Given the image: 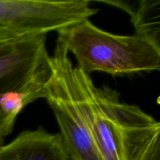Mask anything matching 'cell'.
Masks as SVG:
<instances>
[{
  "mask_svg": "<svg viewBox=\"0 0 160 160\" xmlns=\"http://www.w3.org/2000/svg\"><path fill=\"white\" fill-rule=\"evenodd\" d=\"M0 160H70L59 134L44 128L25 131L0 146Z\"/></svg>",
  "mask_w": 160,
  "mask_h": 160,
  "instance_id": "obj_5",
  "label": "cell"
},
{
  "mask_svg": "<svg viewBox=\"0 0 160 160\" xmlns=\"http://www.w3.org/2000/svg\"><path fill=\"white\" fill-rule=\"evenodd\" d=\"M57 42L86 74L100 71L113 76L159 70L160 47L141 36L111 34L89 19L58 31Z\"/></svg>",
  "mask_w": 160,
  "mask_h": 160,
  "instance_id": "obj_1",
  "label": "cell"
},
{
  "mask_svg": "<svg viewBox=\"0 0 160 160\" xmlns=\"http://www.w3.org/2000/svg\"><path fill=\"white\" fill-rule=\"evenodd\" d=\"M49 66L45 99L56 117L70 160H103L74 99L70 54L57 41Z\"/></svg>",
  "mask_w": 160,
  "mask_h": 160,
  "instance_id": "obj_3",
  "label": "cell"
},
{
  "mask_svg": "<svg viewBox=\"0 0 160 160\" xmlns=\"http://www.w3.org/2000/svg\"><path fill=\"white\" fill-rule=\"evenodd\" d=\"M72 90L94 142L103 160H124L120 95L104 86L98 88L90 75L76 67L70 72Z\"/></svg>",
  "mask_w": 160,
  "mask_h": 160,
  "instance_id": "obj_4",
  "label": "cell"
},
{
  "mask_svg": "<svg viewBox=\"0 0 160 160\" xmlns=\"http://www.w3.org/2000/svg\"><path fill=\"white\" fill-rule=\"evenodd\" d=\"M102 2L111 4L128 12L134 28V34L160 47L159 0H141L135 2L115 0Z\"/></svg>",
  "mask_w": 160,
  "mask_h": 160,
  "instance_id": "obj_6",
  "label": "cell"
},
{
  "mask_svg": "<svg viewBox=\"0 0 160 160\" xmlns=\"http://www.w3.org/2000/svg\"><path fill=\"white\" fill-rule=\"evenodd\" d=\"M45 42L41 35L0 45V146L20 112L45 98L51 73Z\"/></svg>",
  "mask_w": 160,
  "mask_h": 160,
  "instance_id": "obj_2",
  "label": "cell"
},
{
  "mask_svg": "<svg viewBox=\"0 0 160 160\" xmlns=\"http://www.w3.org/2000/svg\"><path fill=\"white\" fill-rule=\"evenodd\" d=\"M148 160H160V152H156V154H154L152 156H151Z\"/></svg>",
  "mask_w": 160,
  "mask_h": 160,
  "instance_id": "obj_7",
  "label": "cell"
}]
</instances>
